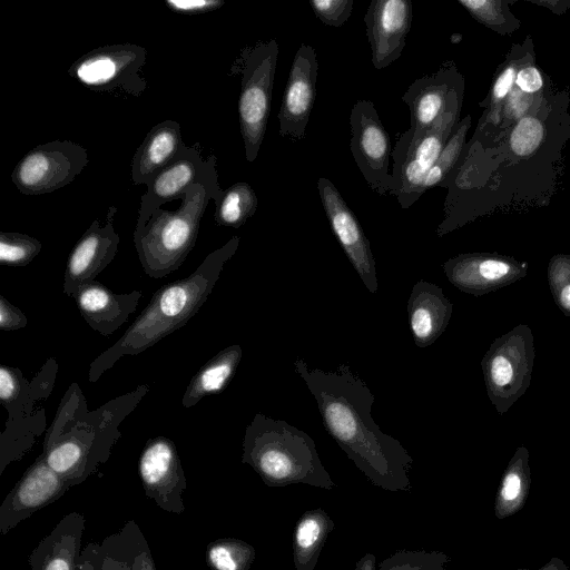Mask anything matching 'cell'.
Returning <instances> with one entry per match:
<instances>
[{
  "label": "cell",
  "mask_w": 570,
  "mask_h": 570,
  "mask_svg": "<svg viewBox=\"0 0 570 570\" xmlns=\"http://www.w3.org/2000/svg\"><path fill=\"white\" fill-rule=\"evenodd\" d=\"M92 548L95 551L98 570H132L131 567L126 562L118 561L110 557L100 556L97 552L96 543H92Z\"/></svg>",
  "instance_id": "cell-44"
},
{
  "label": "cell",
  "mask_w": 570,
  "mask_h": 570,
  "mask_svg": "<svg viewBox=\"0 0 570 570\" xmlns=\"http://www.w3.org/2000/svg\"><path fill=\"white\" fill-rule=\"evenodd\" d=\"M149 392L142 384L89 411L85 395L72 383L46 430L43 456L70 487L78 485L106 463L121 433L120 423Z\"/></svg>",
  "instance_id": "cell-2"
},
{
  "label": "cell",
  "mask_w": 570,
  "mask_h": 570,
  "mask_svg": "<svg viewBox=\"0 0 570 570\" xmlns=\"http://www.w3.org/2000/svg\"><path fill=\"white\" fill-rule=\"evenodd\" d=\"M406 308L414 343L423 348L444 333L453 304L436 284L420 279L412 287Z\"/></svg>",
  "instance_id": "cell-22"
},
{
  "label": "cell",
  "mask_w": 570,
  "mask_h": 570,
  "mask_svg": "<svg viewBox=\"0 0 570 570\" xmlns=\"http://www.w3.org/2000/svg\"><path fill=\"white\" fill-rule=\"evenodd\" d=\"M138 473L145 494L158 508L183 513L181 499L187 489V480L175 443L166 436L149 439L139 456Z\"/></svg>",
  "instance_id": "cell-14"
},
{
  "label": "cell",
  "mask_w": 570,
  "mask_h": 570,
  "mask_svg": "<svg viewBox=\"0 0 570 570\" xmlns=\"http://www.w3.org/2000/svg\"><path fill=\"white\" fill-rule=\"evenodd\" d=\"M470 126L471 116H466L458 122L439 158L428 174L424 183V191L435 186H445L446 180L459 164Z\"/></svg>",
  "instance_id": "cell-32"
},
{
  "label": "cell",
  "mask_w": 570,
  "mask_h": 570,
  "mask_svg": "<svg viewBox=\"0 0 570 570\" xmlns=\"http://www.w3.org/2000/svg\"><path fill=\"white\" fill-rule=\"evenodd\" d=\"M514 86L528 95H543V75L533 62H522L518 69Z\"/></svg>",
  "instance_id": "cell-41"
},
{
  "label": "cell",
  "mask_w": 570,
  "mask_h": 570,
  "mask_svg": "<svg viewBox=\"0 0 570 570\" xmlns=\"http://www.w3.org/2000/svg\"><path fill=\"white\" fill-rule=\"evenodd\" d=\"M543 570V569H542ZM548 570H551V569H548Z\"/></svg>",
  "instance_id": "cell-48"
},
{
  "label": "cell",
  "mask_w": 570,
  "mask_h": 570,
  "mask_svg": "<svg viewBox=\"0 0 570 570\" xmlns=\"http://www.w3.org/2000/svg\"><path fill=\"white\" fill-rule=\"evenodd\" d=\"M146 58V49L139 45L104 46L77 59L68 75L90 90L138 98L147 87L141 76Z\"/></svg>",
  "instance_id": "cell-8"
},
{
  "label": "cell",
  "mask_w": 570,
  "mask_h": 570,
  "mask_svg": "<svg viewBox=\"0 0 570 570\" xmlns=\"http://www.w3.org/2000/svg\"><path fill=\"white\" fill-rule=\"evenodd\" d=\"M242 462L271 488L306 484L333 490L336 484L323 465L314 440L284 420L256 413L245 429Z\"/></svg>",
  "instance_id": "cell-4"
},
{
  "label": "cell",
  "mask_w": 570,
  "mask_h": 570,
  "mask_svg": "<svg viewBox=\"0 0 570 570\" xmlns=\"http://www.w3.org/2000/svg\"><path fill=\"white\" fill-rule=\"evenodd\" d=\"M96 549L100 556L126 562L132 570H157L149 546L135 521H128L119 532L96 543Z\"/></svg>",
  "instance_id": "cell-27"
},
{
  "label": "cell",
  "mask_w": 570,
  "mask_h": 570,
  "mask_svg": "<svg viewBox=\"0 0 570 570\" xmlns=\"http://www.w3.org/2000/svg\"><path fill=\"white\" fill-rule=\"evenodd\" d=\"M239 242L238 236H233L209 253L187 277L158 288L116 343L89 364V382H97L121 357L145 352L195 316L214 291L224 265L235 255Z\"/></svg>",
  "instance_id": "cell-3"
},
{
  "label": "cell",
  "mask_w": 570,
  "mask_h": 570,
  "mask_svg": "<svg viewBox=\"0 0 570 570\" xmlns=\"http://www.w3.org/2000/svg\"><path fill=\"white\" fill-rule=\"evenodd\" d=\"M83 530V514L62 517L29 556L31 570H77Z\"/></svg>",
  "instance_id": "cell-23"
},
{
  "label": "cell",
  "mask_w": 570,
  "mask_h": 570,
  "mask_svg": "<svg viewBox=\"0 0 570 570\" xmlns=\"http://www.w3.org/2000/svg\"><path fill=\"white\" fill-rule=\"evenodd\" d=\"M317 190L331 229L350 263L365 287L373 294L377 293L375 259L358 219L330 179L320 177Z\"/></svg>",
  "instance_id": "cell-15"
},
{
  "label": "cell",
  "mask_w": 570,
  "mask_h": 570,
  "mask_svg": "<svg viewBox=\"0 0 570 570\" xmlns=\"http://www.w3.org/2000/svg\"><path fill=\"white\" fill-rule=\"evenodd\" d=\"M142 292L114 293L98 281L78 287L72 298L86 323L104 336L114 334L136 311Z\"/></svg>",
  "instance_id": "cell-21"
},
{
  "label": "cell",
  "mask_w": 570,
  "mask_h": 570,
  "mask_svg": "<svg viewBox=\"0 0 570 570\" xmlns=\"http://www.w3.org/2000/svg\"><path fill=\"white\" fill-rule=\"evenodd\" d=\"M463 88V78L452 61H446L432 75L414 80L402 96L410 109V129L422 132L438 126H456Z\"/></svg>",
  "instance_id": "cell-10"
},
{
  "label": "cell",
  "mask_w": 570,
  "mask_h": 570,
  "mask_svg": "<svg viewBox=\"0 0 570 570\" xmlns=\"http://www.w3.org/2000/svg\"><path fill=\"white\" fill-rule=\"evenodd\" d=\"M167 8L180 14H200L218 10L224 0H165Z\"/></svg>",
  "instance_id": "cell-42"
},
{
  "label": "cell",
  "mask_w": 570,
  "mask_h": 570,
  "mask_svg": "<svg viewBox=\"0 0 570 570\" xmlns=\"http://www.w3.org/2000/svg\"><path fill=\"white\" fill-rule=\"evenodd\" d=\"M216 164V156L205 157L199 144H185L178 156L146 186L138 213L163 207L175 199L181 200L188 188L199 184L212 194L217 206L224 189L218 183Z\"/></svg>",
  "instance_id": "cell-13"
},
{
  "label": "cell",
  "mask_w": 570,
  "mask_h": 570,
  "mask_svg": "<svg viewBox=\"0 0 570 570\" xmlns=\"http://www.w3.org/2000/svg\"><path fill=\"white\" fill-rule=\"evenodd\" d=\"M539 112L540 110L524 116L511 128L508 142L510 151L514 155L530 156L542 145L546 129Z\"/></svg>",
  "instance_id": "cell-34"
},
{
  "label": "cell",
  "mask_w": 570,
  "mask_h": 570,
  "mask_svg": "<svg viewBox=\"0 0 570 570\" xmlns=\"http://www.w3.org/2000/svg\"><path fill=\"white\" fill-rule=\"evenodd\" d=\"M458 125V124H456ZM455 126H438L431 130L402 132L392 150L394 197L403 208H410L425 191L429 171L439 158Z\"/></svg>",
  "instance_id": "cell-11"
},
{
  "label": "cell",
  "mask_w": 570,
  "mask_h": 570,
  "mask_svg": "<svg viewBox=\"0 0 570 570\" xmlns=\"http://www.w3.org/2000/svg\"><path fill=\"white\" fill-rule=\"evenodd\" d=\"M243 350L233 344L219 351L191 377L181 399V405L190 409L203 397L226 389L240 363Z\"/></svg>",
  "instance_id": "cell-25"
},
{
  "label": "cell",
  "mask_w": 570,
  "mask_h": 570,
  "mask_svg": "<svg viewBox=\"0 0 570 570\" xmlns=\"http://www.w3.org/2000/svg\"><path fill=\"white\" fill-rule=\"evenodd\" d=\"M413 8L410 0H373L364 22L371 49V61L381 70L392 65L403 52L411 30Z\"/></svg>",
  "instance_id": "cell-20"
},
{
  "label": "cell",
  "mask_w": 570,
  "mask_h": 570,
  "mask_svg": "<svg viewBox=\"0 0 570 570\" xmlns=\"http://www.w3.org/2000/svg\"><path fill=\"white\" fill-rule=\"evenodd\" d=\"M0 401L8 412V421H17L33 414L42 407L31 397L30 382L20 368L0 366Z\"/></svg>",
  "instance_id": "cell-29"
},
{
  "label": "cell",
  "mask_w": 570,
  "mask_h": 570,
  "mask_svg": "<svg viewBox=\"0 0 570 570\" xmlns=\"http://www.w3.org/2000/svg\"><path fill=\"white\" fill-rule=\"evenodd\" d=\"M442 267L454 287L482 296L523 278L529 264L498 253H465L448 259Z\"/></svg>",
  "instance_id": "cell-16"
},
{
  "label": "cell",
  "mask_w": 570,
  "mask_h": 570,
  "mask_svg": "<svg viewBox=\"0 0 570 570\" xmlns=\"http://www.w3.org/2000/svg\"><path fill=\"white\" fill-rule=\"evenodd\" d=\"M533 3L544 7L557 14H562L570 8V1H532Z\"/></svg>",
  "instance_id": "cell-46"
},
{
  "label": "cell",
  "mask_w": 570,
  "mask_h": 570,
  "mask_svg": "<svg viewBox=\"0 0 570 570\" xmlns=\"http://www.w3.org/2000/svg\"><path fill=\"white\" fill-rule=\"evenodd\" d=\"M116 206H110L106 222L96 219L71 249L65 273L62 292L72 297L79 286L92 282L112 262L120 242L114 227Z\"/></svg>",
  "instance_id": "cell-18"
},
{
  "label": "cell",
  "mask_w": 570,
  "mask_h": 570,
  "mask_svg": "<svg viewBox=\"0 0 570 570\" xmlns=\"http://www.w3.org/2000/svg\"><path fill=\"white\" fill-rule=\"evenodd\" d=\"M351 153L368 187L381 196H394L390 173L392 145L374 104L357 100L351 110Z\"/></svg>",
  "instance_id": "cell-12"
},
{
  "label": "cell",
  "mask_w": 570,
  "mask_h": 570,
  "mask_svg": "<svg viewBox=\"0 0 570 570\" xmlns=\"http://www.w3.org/2000/svg\"><path fill=\"white\" fill-rule=\"evenodd\" d=\"M46 415L43 407L17 421L6 422L0 436V475L8 464L19 461L32 448L43 432Z\"/></svg>",
  "instance_id": "cell-28"
},
{
  "label": "cell",
  "mask_w": 570,
  "mask_h": 570,
  "mask_svg": "<svg viewBox=\"0 0 570 570\" xmlns=\"http://www.w3.org/2000/svg\"><path fill=\"white\" fill-rule=\"evenodd\" d=\"M278 57L275 39L243 48L230 73L240 75L238 119L246 160L253 163L263 144L271 111Z\"/></svg>",
  "instance_id": "cell-6"
},
{
  "label": "cell",
  "mask_w": 570,
  "mask_h": 570,
  "mask_svg": "<svg viewBox=\"0 0 570 570\" xmlns=\"http://www.w3.org/2000/svg\"><path fill=\"white\" fill-rule=\"evenodd\" d=\"M28 325L23 312L0 295V330L4 332L17 331Z\"/></svg>",
  "instance_id": "cell-43"
},
{
  "label": "cell",
  "mask_w": 570,
  "mask_h": 570,
  "mask_svg": "<svg viewBox=\"0 0 570 570\" xmlns=\"http://www.w3.org/2000/svg\"><path fill=\"white\" fill-rule=\"evenodd\" d=\"M317 71L315 49L302 43L294 56L277 115L282 137L292 141L305 138L315 101Z\"/></svg>",
  "instance_id": "cell-19"
},
{
  "label": "cell",
  "mask_w": 570,
  "mask_h": 570,
  "mask_svg": "<svg viewBox=\"0 0 570 570\" xmlns=\"http://www.w3.org/2000/svg\"><path fill=\"white\" fill-rule=\"evenodd\" d=\"M258 199L253 187L239 181L224 190L216 206L215 220L219 226L239 228L256 213Z\"/></svg>",
  "instance_id": "cell-30"
},
{
  "label": "cell",
  "mask_w": 570,
  "mask_h": 570,
  "mask_svg": "<svg viewBox=\"0 0 570 570\" xmlns=\"http://www.w3.org/2000/svg\"><path fill=\"white\" fill-rule=\"evenodd\" d=\"M70 488L48 465L41 453L26 470L0 505L1 534H7L36 511L57 501Z\"/></svg>",
  "instance_id": "cell-17"
},
{
  "label": "cell",
  "mask_w": 570,
  "mask_h": 570,
  "mask_svg": "<svg viewBox=\"0 0 570 570\" xmlns=\"http://www.w3.org/2000/svg\"><path fill=\"white\" fill-rule=\"evenodd\" d=\"M335 524L328 513L314 508L304 512L293 532V562L296 570H314Z\"/></svg>",
  "instance_id": "cell-26"
},
{
  "label": "cell",
  "mask_w": 570,
  "mask_h": 570,
  "mask_svg": "<svg viewBox=\"0 0 570 570\" xmlns=\"http://www.w3.org/2000/svg\"><path fill=\"white\" fill-rule=\"evenodd\" d=\"M521 61V59L507 61L495 77L490 91V102L484 114L485 125L494 126L501 124L503 105L514 86Z\"/></svg>",
  "instance_id": "cell-37"
},
{
  "label": "cell",
  "mask_w": 570,
  "mask_h": 570,
  "mask_svg": "<svg viewBox=\"0 0 570 570\" xmlns=\"http://www.w3.org/2000/svg\"><path fill=\"white\" fill-rule=\"evenodd\" d=\"M315 16L326 26L340 28L351 17L353 0H312L308 2Z\"/></svg>",
  "instance_id": "cell-40"
},
{
  "label": "cell",
  "mask_w": 570,
  "mask_h": 570,
  "mask_svg": "<svg viewBox=\"0 0 570 570\" xmlns=\"http://www.w3.org/2000/svg\"><path fill=\"white\" fill-rule=\"evenodd\" d=\"M548 283L559 309L570 316V255L557 254L548 264Z\"/></svg>",
  "instance_id": "cell-38"
},
{
  "label": "cell",
  "mask_w": 570,
  "mask_h": 570,
  "mask_svg": "<svg viewBox=\"0 0 570 570\" xmlns=\"http://www.w3.org/2000/svg\"><path fill=\"white\" fill-rule=\"evenodd\" d=\"M294 368L315 399L325 430L367 480L386 491H411L414 460L373 420L367 384L346 364L325 371L297 357Z\"/></svg>",
  "instance_id": "cell-1"
},
{
  "label": "cell",
  "mask_w": 570,
  "mask_h": 570,
  "mask_svg": "<svg viewBox=\"0 0 570 570\" xmlns=\"http://www.w3.org/2000/svg\"><path fill=\"white\" fill-rule=\"evenodd\" d=\"M88 163L81 145L53 140L29 150L12 170L11 180L26 196L49 194L73 181Z\"/></svg>",
  "instance_id": "cell-9"
},
{
  "label": "cell",
  "mask_w": 570,
  "mask_h": 570,
  "mask_svg": "<svg viewBox=\"0 0 570 570\" xmlns=\"http://www.w3.org/2000/svg\"><path fill=\"white\" fill-rule=\"evenodd\" d=\"M478 22L500 35H509L519 28L518 19L511 13L508 2L502 0H459Z\"/></svg>",
  "instance_id": "cell-33"
},
{
  "label": "cell",
  "mask_w": 570,
  "mask_h": 570,
  "mask_svg": "<svg viewBox=\"0 0 570 570\" xmlns=\"http://www.w3.org/2000/svg\"><path fill=\"white\" fill-rule=\"evenodd\" d=\"M542 101L543 95H528L513 86L504 101L500 125L510 126L524 116L540 110L543 107Z\"/></svg>",
  "instance_id": "cell-39"
},
{
  "label": "cell",
  "mask_w": 570,
  "mask_h": 570,
  "mask_svg": "<svg viewBox=\"0 0 570 570\" xmlns=\"http://www.w3.org/2000/svg\"><path fill=\"white\" fill-rule=\"evenodd\" d=\"M77 570H98V564L95 556V551L92 548V543H89L81 550Z\"/></svg>",
  "instance_id": "cell-45"
},
{
  "label": "cell",
  "mask_w": 570,
  "mask_h": 570,
  "mask_svg": "<svg viewBox=\"0 0 570 570\" xmlns=\"http://www.w3.org/2000/svg\"><path fill=\"white\" fill-rule=\"evenodd\" d=\"M41 248L40 240L30 235L0 233V264L3 266H26L38 256Z\"/></svg>",
  "instance_id": "cell-36"
},
{
  "label": "cell",
  "mask_w": 570,
  "mask_h": 570,
  "mask_svg": "<svg viewBox=\"0 0 570 570\" xmlns=\"http://www.w3.org/2000/svg\"><path fill=\"white\" fill-rule=\"evenodd\" d=\"M534 336L519 324L497 337L481 360L488 397L504 414L527 392L534 365Z\"/></svg>",
  "instance_id": "cell-7"
},
{
  "label": "cell",
  "mask_w": 570,
  "mask_h": 570,
  "mask_svg": "<svg viewBox=\"0 0 570 570\" xmlns=\"http://www.w3.org/2000/svg\"><path fill=\"white\" fill-rule=\"evenodd\" d=\"M354 570H376L375 554L371 552L365 553L356 561Z\"/></svg>",
  "instance_id": "cell-47"
},
{
  "label": "cell",
  "mask_w": 570,
  "mask_h": 570,
  "mask_svg": "<svg viewBox=\"0 0 570 570\" xmlns=\"http://www.w3.org/2000/svg\"><path fill=\"white\" fill-rule=\"evenodd\" d=\"M184 146L179 122L167 119L155 125L132 157L134 185L147 186L178 156Z\"/></svg>",
  "instance_id": "cell-24"
},
{
  "label": "cell",
  "mask_w": 570,
  "mask_h": 570,
  "mask_svg": "<svg viewBox=\"0 0 570 570\" xmlns=\"http://www.w3.org/2000/svg\"><path fill=\"white\" fill-rule=\"evenodd\" d=\"M212 194L203 185L188 188L175 210L138 213L134 245L144 272L158 279L178 269L194 248ZM214 200V199H213Z\"/></svg>",
  "instance_id": "cell-5"
},
{
  "label": "cell",
  "mask_w": 570,
  "mask_h": 570,
  "mask_svg": "<svg viewBox=\"0 0 570 570\" xmlns=\"http://www.w3.org/2000/svg\"><path fill=\"white\" fill-rule=\"evenodd\" d=\"M255 557L253 546L235 538L212 541L205 553L206 563L212 570H249Z\"/></svg>",
  "instance_id": "cell-31"
},
{
  "label": "cell",
  "mask_w": 570,
  "mask_h": 570,
  "mask_svg": "<svg viewBox=\"0 0 570 570\" xmlns=\"http://www.w3.org/2000/svg\"><path fill=\"white\" fill-rule=\"evenodd\" d=\"M448 562L441 551L401 549L382 560L377 570H446Z\"/></svg>",
  "instance_id": "cell-35"
}]
</instances>
